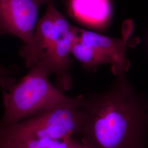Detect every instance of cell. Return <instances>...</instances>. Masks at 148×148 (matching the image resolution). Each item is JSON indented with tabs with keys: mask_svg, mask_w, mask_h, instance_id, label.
Instances as JSON below:
<instances>
[{
	"mask_svg": "<svg viewBox=\"0 0 148 148\" xmlns=\"http://www.w3.org/2000/svg\"><path fill=\"white\" fill-rule=\"evenodd\" d=\"M79 137L91 148H143L148 144V99L125 75L107 90L84 95Z\"/></svg>",
	"mask_w": 148,
	"mask_h": 148,
	"instance_id": "6da1fadb",
	"label": "cell"
},
{
	"mask_svg": "<svg viewBox=\"0 0 148 148\" xmlns=\"http://www.w3.org/2000/svg\"><path fill=\"white\" fill-rule=\"evenodd\" d=\"M16 81V79L11 76H0V88L2 90H9L12 86L15 84Z\"/></svg>",
	"mask_w": 148,
	"mask_h": 148,
	"instance_id": "9c48e42d",
	"label": "cell"
},
{
	"mask_svg": "<svg viewBox=\"0 0 148 148\" xmlns=\"http://www.w3.org/2000/svg\"><path fill=\"white\" fill-rule=\"evenodd\" d=\"M79 27L73 29L60 38L44 54L42 61L46 64L49 75L56 76V86L65 92L73 87V78L70 73L72 60L71 51L78 37Z\"/></svg>",
	"mask_w": 148,
	"mask_h": 148,
	"instance_id": "8992f818",
	"label": "cell"
},
{
	"mask_svg": "<svg viewBox=\"0 0 148 148\" xmlns=\"http://www.w3.org/2000/svg\"><path fill=\"white\" fill-rule=\"evenodd\" d=\"M54 0H0V36L11 35L24 46L20 56L29 68L37 63L34 43L40 7Z\"/></svg>",
	"mask_w": 148,
	"mask_h": 148,
	"instance_id": "277c9868",
	"label": "cell"
},
{
	"mask_svg": "<svg viewBox=\"0 0 148 148\" xmlns=\"http://www.w3.org/2000/svg\"><path fill=\"white\" fill-rule=\"evenodd\" d=\"M143 148H148V144L147 145H146V146H145V147H144Z\"/></svg>",
	"mask_w": 148,
	"mask_h": 148,
	"instance_id": "7c38bea8",
	"label": "cell"
},
{
	"mask_svg": "<svg viewBox=\"0 0 148 148\" xmlns=\"http://www.w3.org/2000/svg\"><path fill=\"white\" fill-rule=\"evenodd\" d=\"M71 148H91L90 146L87 144L86 143L82 142L79 141L76 139L74 138V141L73 144L71 145Z\"/></svg>",
	"mask_w": 148,
	"mask_h": 148,
	"instance_id": "30bf717a",
	"label": "cell"
},
{
	"mask_svg": "<svg viewBox=\"0 0 148 148\" xmlns=\"http://www.w3.org/2000/svg\"><path fill=\"white\" fill-rule=\"evenodd\" d=\"M47 5L46 11L37 21L35 31L34 43L37 62L42 59L45 53L74 27L57 9L54 1L49 2Z\"/></svg>",
	"mask_w": 148,
	"mask_h": 148,
	"instance_id": "52a82bcc",
	"label": "cell"
},
{
	"mask_svg": "<svg viewBox=\"0 0 148 148\" xmlns=\"http://www.w3.org/2000/svg\"><path fill=\"white\" fill-rule=\"evenodd\" d=\"M10 69L9 68H7L1 64H0V75L1 76H5L9 73Z\"/></svg>",
	"mask_w": 148,
	"mask_h": 148,
	"instance_id": "8fae6325",
	"label": "cell"
},
{
	"mask_svg": "<svg viewBox=\"0 0 148 148\" xmlns=\"http://www.w3.org/2000/svg\"><path fill=\"white\" fill-rule=\"evenodd\" d=\"M85 112L79 105H62L0 129V148L30 140L79 137Z\"/></svg>",
	"mask_w": 148,
	"mask_h": 148,
	"instance_id": "3957f363",
	"label": "cell"
},
{
	"mask_svg": "<svg viewBox=\"0 0 148 148\" xmlns=\"http://www.w3.org/2000/svg\"><path fill=\"white\" fill-rule=\"evenodd\" d=\"M46 64L39 61L9 90H3L4 115L0 129L62 105L81 106L84 95L70 97L52 84Z\"/></svg>",
	"mask_w": 148,
	"mask_h": 148,
	"instance_id": "7a4b0ae2",
	"label": "cell"
},
{
	"mask_svg": "<svg viewBox=\"0 0 148 148\" xmlns=\"http://www.w3.org/2000/svg\"><path fill=\"white\" fill-rule=\"evenodd\" d=\"M71 12L77 19L90 26H104L110 20L109 0H71Z\"/></svg>",
	"mask_w": 148,
	"mask_h": 148,
	"instance_id": "ba28073f",
	"label": "cell"
},
{
	"mask_svg": "<svg viewBox=\"0 0 148 148\" xmlns=\"http://www.w3.org/2000/svg\"><path fill=\"white\" fill-rule=\"evenodd\" d=\"M128 33L124 38H115L79 28L78 40L88 46L94 68L103 64H111L114 74L117 76L125 75L130 66L126 56Z\"/></svg>",
	"mask_w": 148,
	"mask_h": 148,
	"instance_id": "5b68a950",
	"label": "cell"
}]
</instances>
